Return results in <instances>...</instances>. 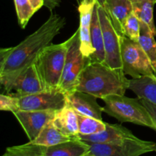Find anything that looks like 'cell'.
I'll return each instance as SVG.
<instances>
[{"mask_svg":"<svg viewBox=\"0 0 156 156\" xmlns=\"http://www.w3.org/2000/svg\"><path fill=\"white\" fill-rule=\"evenodd\" d=\"M65 25V18L52 13L39 28L18 45L0 50V83L5 93L17 77L34 63L40 53L51 44Z\"/></svg>","mask_w":156,"mask_h":156,"instance_id":"6da1fadb","label":"cell"},{"mask_svg":"<svg viewBox=\"0 0 156 156\" xmlns=\"http://www.w3.org/2000/svg\"><path fill=\"white\" fill-rule=\"evenodd\" d=\"M129 79L105 62H90L82 71L75 91L88 93L97 98L113 94L124 95Z\"/></svg>","mask_w":156,"mask_h":156,"instance_id":"7a4b0ae2","label":"cell"},{"mask_svg":"<svg viewBox=\"0 0 156 156\" xmlns=\"http://www.w3.org/2000/svg\"><path fill=\"white\" fill-rule=\"evenodd\" d=\"M102 100L105 103L104 112L121 123H132L146 126L156 132V123L139 98H130L125 95L113 94Z\"/></svg>","mask_w":156,"mask_h":156,"instance_id":"3957f363","label":"cell"},{"mask_svg":"<svg viewBox=\"0 0 156 156\" xmlns=\"http://www.w3.org/2000/svg\"><path fill=\"white\" fill-rule=\"evenodd\" d=\"M67 41L47 46L35 61L45 90L59 89L67 53Z\"/></svg>","mask_w":156,"mask_h":156,"instance_id":"277c9868","label":"cell"},{"mask_svg":"<svg viewBox=\"0 0 156 156\" xmlns=\"http://www.w3.org/2000/svg\"><path fill=\"white\" fill-rule=\"evenodd\" d=\"M66 41L68 49L59 90L68 94L76 90L82 71L91 60L81 50L79 28Z\"/></svg>","mask_w":156,"mask_h":156,"instance_id":"5b68a950","label":"cell"},{"mask_svg":"<svg viewBox=\"0 0 156 156\" xmlns=\"http://www.w3.org/2000/svg\"><path fill=\"white\" fill-rule=\"evenodd\" d=\"M121 57L123 73L133 79L149 77L156 80V74L139 42L121 36Z\"/></svg>","mask_w":156,"mask_h":156,"instance_id":"8992f818","label":"cell"},{"mask_svg":"<svg viewBox=\"0 0 156 156\" xmlns=\"http://www.w3.org/2000/svg\"><path fill=\"white\" fill-rule=\"evenodd\" d=\"M87 143L90 147L88 154L93 156H140L156 152V143L138 137L119 143Z\"/></svg>","mask_w":156,"mask_h":156,"instance_id":"52a82bcc","label":"cell"},{"mask_svg":"<svg viewBox=\"0 0 156 156\" xmlns=\"http://www.w3.org/2000/svg\"><path fill=\"white\" fill-rule=\"evenodd\" d=\"M98 12L103 32L105 63L118 73L124 74L121 57V35L116 30L104 8L98 5Z\"/></svg>","mask_w":156,"mask_h":156,"instance_id":"ba28073f","label":"cell"},{"mask_svg":"<svg viewBox=\"0 0 156 156\" xmlns=\"http://www.w3.org/2000/svg\"><path fill=\"white\" fill-rule=\"evenodd\" d=\"M66 105V94L59 89L45 90L37 94L19 98L21 111H57Z\"/></svg>","mask_w":156,"mask_h":156,"instance_id":"9c48e42d","label":"cell"},{"mask_svg":"<svg viewBox=\"0 0 156 156\" xmlns=\"http://www.w3.org/2000/svg\"><path fill=\"white\" fill-rule=\"evenodd\" d=\"M45 91L35 63L24 70L17 77L6 94L17 98L34 94Z\"/></svg>","mask_w":156,"mask_h":156,"instance_id":"30bf717a","label":"cell"},{"mask_svg":"<svg viewBox=\"0 0 156 156\" xmlns=\"http://www.w3.org/2000/svg\"><path fill=\"white\" fill-rule=\"evenodd\" d=\"M56 111H19L13 113L25 132L29 142L37 138L43 128L53 120Z\"/></svg>","mask_w":156,"mask_h":156,"instance_id":"8fae6325","label":"cell"},{"mask_svg":"<svg viewBox=\"0 0 156 156\" xmlns=\"http://www.w3.org/2000/svg\"><path fill=\"white\" fill-rule=\"evenodd\" d=\"M96 0H81L78 10L79 12V38L81 50L85 56L89 58L94 53L91 42V24Z\"/></svg>","mask_w":156,"mask_h":156,"instance_id":"7c38bea8","label":"cell"},{"mask_svg":"<svg viewBox=\"0 0 156 156\" xmlns=\"http://www.w3.org/2000/svg\"><path fill=\"white\" fill-rule=\"evenodd\" d=\"M67 103L76 111L83 116L102 120L103 107L97 102V98L88 93L74 91L66 94Z\"/></svg>","mask_w":156,"mask_h":156,"instance_id":"4fadbf2b","label":"cell"},{"mask_svg":"<svg viewBox=\"0 0 156 156\" xmlns=\"http://www.w3.org/2000/svg\"><path fill=\"white\" fill-rule=\"evenodd\" d=\"M82 141L90 143H119L137 137L127 128L122 125L106 123V129L93 135H79Z\"/></svg>","mask_w":156,"mask_h":156,"instance_id":"5bb4252c","label":"cell"},{"mask_svg":"<svg viewBox=\"0 0 156 156\" xmlns=\"http://www.w3.org/2000/svg\"><path fill=\"white\" fill-rule=\"evenodd\" d=\"M104 9L111 18L116 30L123 36L126 21L133 12L130 0H106Z\"/></svg>","mask_w":156,"mask_h":156,"instance_id":"9a60e30c","label":"cell"},{"mask_svg":"<svg viewBox=\"0 0 156 156\" xmlns=\"http://www.w3.org/2000/svg\"><path fill=\"white\" fill-rule=\"evenodd\" d=\"M53 123L64 135L71 138L79 137L78 114L68 103L63 108L56 111Z\"/></svg>","mask_w":156,"mask_h":156,"instance_id":"2e32d148","label":"cell"},{"mask_svg":"<svg viewBox=\"0 0 156 156\" xmlns=\"http://www.w3.org/2000/svg\"><path fill=\"white\" fill-rule=\"evenodd\" d=\"M89 145L80 138H76L69 141L45 147V156H84L89 152Z\"/></svg>","mask_w":156,"mask_h":156,"instance_id":"e0dca14e","label":"cell"},{"mask_svg":"<svg viewBox=\"0 0 156 156\" xmlns=\"http://www.w3.org/2000/svg\"><path fill=\"white\" fill-rule=\"evenodd\" d=\"M91 42L93 48L94 49V53L89 57L91 62H105V46H104L103 32L99 19L97 4L94 9L92 20H91Z\"/></svg>","mask_w":156,"mask_h":156,"instance_id":"ac0fdd59","label":"cell"},{"mask_svg":"<svg viewBox=\"0 0 156 156\" xmlns=\"http://www.w3.org/2000/svg\"><path fill=\"white\" fill-rule=\"evenodd\" d=\"M73 139L76 138H71V137L64 135L55 126L54 123H53V120H52L45 125V126L43 128V129L41 131L39 135L37 136V138L30 143L45 146V147H50V146H53L55 145L69 141Z\"/></svg>","mask_w":156,"mask_h":156,"instance_id":"d6986e66","label":"cell"},{"mask_svg":"<svg viewBox=\"0 0 156 156\" xmlns=\"http://www.w3.org/2000/svg\"><path fill=\"white\" fill-rule=\"evenodd\" d=\"M133 11L141 22L145 23L150 28L154 35H156V27L154 21V5L156 0H130Z\"/></svg>","mask_w":156,"mask_h":156,"instance_id":"ffe728a7","label":"cell"},{"mask_svg":"<svg viewBox=\"0 0 156 156\" xmlns=\"http://www.w3.org/2000/svg\"><path fill=\"white\" fill-rule=\"evenodd\" d=\"M129 90L140 98H145L156 105V80L149 77L129 80Z\"/></svg>","mask_w":156,"mask_h":156,"instance_id":"44dd1931","label":"cell"},{"mask_svg":"<svg viewBox=\"0 0 156 156\" xmlns=\"http://www.w3.org/2000/svg\"><path fill=\"white\" fill-rule=\"evenodd\" d=\"M139 44L149 58L152 69L156 74V41L155 35L145 23L140 24V34Z\"/></svg>","mask_w":156,"mask_h":156,"instance_id":"7402d4cb","label":"cell"},{"mask_svg":"<svg viewBox=\"0 0 156 156\" xmlns=\"http://www.w3.org/2000/svg\"><path fill=\"white\" fill-rule=\"evenodd\" d=\"M78 114L79 135H93L106 129V123L102 120Z\"/></svg>","mask_w":156,"mask_h":156,"instance_id":"603a6c76","label":"cell"},{"mask_svg":"<svg viewBox=\"0 0 156 156\" xmlns=\"http://www.w3.org/2000/svg\"><path fill=\"white\" fill-rule=\"evenodd\" d=\"M45 146L29 143L8 147L2 156H45Z\"/></svg>","mask_w":156,"mask_h":156,"instance_id":"cb8c5ba5","label":"cell"},{"mask_svg":"<svg viewBox=\"0 0 156 156\" xmlns=\"http://www.w3.org/2000/svg\"><path fill=\"white\" fill-rule=\"evenodd\" d=\"M18 22L22 28H25L34 14L35 13L29 0H14Z\"/></svg>","mask_w":156,"mask_h":156,"instance_id":"d4e9b609","label":"cell"},{"mask_svg":"<svg viewBox=\"0 0 156 156\" xmlns=\"http://www.w3.org/2000/svg\"><path fill=\"white\" fill-rule=\"evenodd\" d=\"M140 24L141 21L133 12L126 21L123 27V35L132 41L139 42L140 34Z\"/></svg>","mask_w":156,"mask_h":156,"instance_id":"484cf974","label":"cell"},{"mask_svg":"<svg viewBox=\"0 0 156 156\" xmlns=\"http://www.w3.org/2000/svg\"><path fill=\"white\" fill-rule=\"evenodd\" d=\"M0 110L12 113L19 111V98L2 94L0 95Z\"/></svg>","mask_w":156,"mask_h":156,"instance_id":"4316f807","label":"cell"},{"mask_svg":"<svg viewBox=\"0 0 156 156\" xmlns=\"http://www.w3.org/2000/svg\"><path fill=\"white\" fill-rule=\"evenodd\" d=\"M140 102L143 105V106L147 109V111H149L151 117H152V119L155 120V122L156 123V105L152 103L151 101H149L146 100L145 98H140Z\"/></svg>","mask_w":156,"mask_h":156,"instance_id":"83f0119b","label":"cell"},{"mask_svg":"<svg viewBox=\"0 0 156 156\" xmlns=\"http://www.w3.org/2000/svg\"><path fill=\"white\" fill-rule=\"evenodd\" d=\"M44 6L50 9L51 12L56 7L59 6L60 4V0H44Z\"/></svg>","mask_w":156,"mask_h":156,"instance_id":"f1b7e54d","label":"cell"},{"mask_svg":"<svg viewBox=\"0 0 156 156\" xmlns=\"http://www.w3.org/2000/svg\"><path fill=\"white\" fill-rule=\"evenodd\" d=\"M34 12H37L42 6L44 5V0H29Z\"/></svg>","mask_w":156,"mask_h":156,"instance_id":"f546056e","label":"cell"},{"mask_svg":"<svg viewBox=\"0 0 156 156\" xmlns=\"http://www.w3.org/2000/svg\"><path fill=\"white\" fill-rule=\"evenodd\" d=\"M97 2V4L99 6L102 8H105V3H106V0H96Z\"/></svg>","mask_w":156,"mask_h":156,"instance_id":"4dcf8cb0","label":"cell"},{"mask_svg":"<svg viewBox=\"0 0 156 156\" xmlns=\"http://www.w3.org/2000/svg\"><path fill=\"white\" fill-rule=\"evenodd\" d=\"M84 156H93V155H88V154H86V155H84Z\"/></svg>","mask_w":156,"mask_h":156,"instance_id":"1f68e13d","label":"cell"}]
</instances>
